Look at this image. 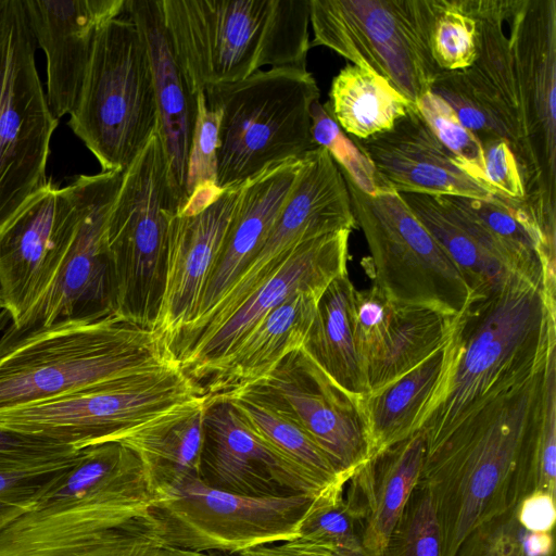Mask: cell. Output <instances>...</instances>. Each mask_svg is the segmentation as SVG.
I'll return each instance as SVG.
<instances>
[{
	"label": "cell",
	"instance_id": "obj_1",
	"mask_svg": "<svg viewBox=\"0 0 556 556\" xmlns=\"http://www.w3.org/2000/svg\"><path fill=\"white\" fill-rule=\"evenodd\" d=\"M543 366L464 417L426 446L418 483L430 491L442 556H454L479 526L514 510L536 486Z\"/></svg>",
	"mask_w": 556,
	"mask_h": 556
},
{
	"label": "cell",
	"instance_id": "obj_2",
	"mask_svg": "<svg viewBox=\"0 0 556 556\" xmlns=\"http://www.w3.org/2000/svg\"><path fill=\"white\" fill-rule=\"evenodd\" d=\"M155 495L139 455L121 442L77 460L0 531V556H163Z\"/></svg>",
	"mask_w": 556,
	"mask_h": 556
},
{
	"label": "cell",
	"instance_id": "obj_3",
	"mask_svg": "<svg viewBox=\"0 0 556 556\" xmlns=\"http://www.w3.org/2000/svg\"><path fill=\"white\" fill-rule=\"evenodd\" d=\"M451 336V371L420 429L426 446L543 366L556 348V292L514 274L494 292L471 300Z\"/></svg>",
	"mask_w": 556,
	"mask_h": 556
},
{
	"label": "cell",
	"instance_id": "obj_4",
	"mask_svg": "<svg viewBox=\"0 0 556 556\" xmlns=\"http://www.w3.org/2000/svg\"><path fill=\"white\" fill-rule=\"evenodd\" d=\"M176 367L161 334L115 315L27 329L10 323L0 336V412Z\"/></svg>",
	"mask_w": 556,
	"mask_h": 556
},
{
	"label": "cell",
	"instance_id": "obj_5",
	"mask_svg": "<svg viewBox=\"0 0 556 556\" xmlns=\"http://www.w3.org/2000/svg\"><path fill=\"white\" fill-rule=\"evenodd\" d=\"M193 94L264 66L306 67L309 0H156Z\"/></svg>",
	"mask_w": 556,
	"mask_h": 556
},
{
	"label": "cell",
	"instance_id": "obj_6",
	"mask_svg": "<svg viewBox=\"0 0 556 556\" xmlns=\"http://www.w3.org/2000/svg\"><path fill=\"white\" fill-rule=\"evenodd\" d=\"M206 105L219 114L217 185H240L267 166L316 148L312 106L319 89L307 67L260 70L235 83L207 87Z\"/></svg>",
	"mask_w": 556,
	"mask_h": 556
},
{
	"label": "cell",
	"instance_id": "obj_7",
	"mask_svg": "<svg viewBox=\"0 0 556 556\" xmlns=\"http://www.w3.org/2000/svg\"><path fill=\"white\" fill-rule=\"evenodd\" d=\"M207 395L181 367L109 380L49 401L0 412V427L76 450L124 443L203 407Z\"/></svg>",
	"mask_w": 556,
	"mask_h": 556
},
{
	"label": "cell",
	"instance_id": "obj_8",
	"mask_svg": "<svg viewBox=\"0 0 556 556\" xmlns=\"http://www.w3.org/2000/svg\"><path fill=\"white\" fill-rule=\"evenodd\" d=\"M68 126L101 172L121 173L157 130L150 58L129 17L112 18L99 28Z\"/></svg>",
	"mask_w": 556,
	"mask_h": 556
},
{
	"label": "cell",
	"instance_id": "obj_9",
	"mask_svg": "<svg viewBox=\"0 0 556 556\" xmlns=\"http://www.w3.org/2000/svg\"><path fill=\"white\" fill-rule=\"evenodd\" d=\"M180 207L156 130L123 172L108 217L116 317L153 330L165 285L169 223Z\"/></svg>",
	"mask_w": 556,
	"mask_h": 556
},
{
	"label": "cell",
	"instance_id": "obj_10",
	"mask_svg": "<svg viewBox=\"0 0 556 556\" xmlns=\"http://www.w3.org/2000/svg\"><path fill=\"white\" fill-rule=\"evenodd\" d=\"M435 0H309L311 47L386 78L412 104L440 74L430 49Z\"/></svg>",
	"mask_w": 556,
	"mask_h": 556
},
{
	"label": "cell",
	"instance_id": "obj_11",
	"mask_svg": "<svg viewBox=\"0 0 556 556\" xmlns=\"http://www.w3.org/2000/svg\"><path fill=\"white\" fill-rule=\"evenodd\" d=\"M342 175L370 252L372 286L397 303L462 314L471 298L466 280L401 195H369Z\"/></svg>",
	"mask_w": 556,
	"mask_h": 556
},
{
	"label": "cell",
	"instance_id": "obj_12",
	"mask_svg": "<svg viewBox=\"0 0 556 556\" xmlns=\"http://www.w3.org/2000/svg\"><path fill=\"white\" fill-rule=\"evenodd\" d=\"M23 0H0V224L47 182L59 119L43 91Z\"/></svg>",
	"mask_w": 556,
	"mask_h": 556
},
{
	"label": "cell",
	"instance_id": "obj_13",
	"mask_svg": "<svg viewBox=\"0 0 556 556\" xmlns=\"http://www.w3.org/2000/svg\"><path fill=\"white\" fill-rule=\"evenodd\" d=\"M314 496H242L208 488L197 479L155 498L152 516L168 548L238 553L296 540Z\"/></svg>",
	"mask_w": 556,
	"mask_h": 556
},
{
	"label": "cell",
	"instance_id": "obj_14",
	"mask_svg": "<svg viewBox=\"0 0 556 556\" xmlns=\"http://www.w3.org/2000/svg\"><path fill=\"white\" fill-rule=\"evenodd\" d=\"M529 176L521 201L544 228L556 227V0H506Z\"/></svg>",
	"mask_w": 556,
	"mask_h": 556
},
{
	"label": "cell",
	"instance_id": "obj_15",
	"mask_svg": "<svg viewBox=\"0 0 556 556\" xmlns=\"http://www.w3.org/2000/svg\"><path fill=\"white\" fill-rule=\"evenodd\" d=\"M355 227L346 182L337 163L323 147L309 150L303 155L296 181L263 245L190 332L198 341L210 337L302 242Z\"/></svg>",
	"mask_w": 556,
	"mask_h": 556
},
{
	"label": "cell",
	"instance_id": "obj_16",
	"mask_svg": "<svg viewBox=\"0 0 556 556\" xmlns=\"http://www.w3.org/2000/svg\"><path fill=\"white\" fill-rule=\"evenodd\" d=\"M123 173L79 175L75 187L79 219L73 242L51 286L17 329L62 321H92L113 315L108 217Z\"/></svg>",
	"mask_w": 556,
	"mask_h": 556
},
{
	"label": "cell",
	"instance_id": "obj_17",
	"mask_svg": "<svg viewBox=\"0 0 556 556\" xmlns=\"http://www.w3.org/2000/svg\"><path fill=\"white\" fill-rule=\"evenodd\" d=\"M79 207L73 182L51 180L0 224V291L18 326L51 286L73 242Z\"/></svg>",
	"mask_w": 556,
	"mask_h": 556
},
{
	"label": "cell",
	"instance_id": "obj_18",
	"mask_svg": "<svg viewBox=\"0 0 556 556\" xmlns=\"http://www.w3.org/2000/svg\"><path fill=\"white\" fill-rule=\"evenodd\" d=\"M243 388L296 421L338 473L352 477L369 459L361 399L339 387L302 348L265 378Z\"/></svg>",
	"mask_w": 556,
	"mask_h": 556
},
{
	"label": "cell",
	"instance_id": "obj_19",
	"mask_svg": "<svg viewBox=\"0 0 556 556\" xmlns=\"http://www.w3.org/2000/svg\"><path fill=\"white\" fill-rule=\"evenodd\" d=\"M351 231H336L295 247L220 327L178 361L181 369L200 384L245 331L287 299L299 292L323 293L334 278L348 273Z\"/></svg>",
	"mask_w": 556,
	"mask_h": 556
},
{
	"label": "cell",
	"instance_id": "obj_20",
	"mask_svg": "<svg viewBox=\"0 0 556 556\" xmlns=\"http://www.w3.org/2000/svg\"><path fill=\"white\" fill-rule=\"evenodd\" d=\"M456 318L394 302L375 286L355 290L354 337L369 392L407 372L443 345Z\"/></svg>",
	"mask_w": 556,
	"mask_h": 556
},
{
	"label": "cell",
	"instance_id": "obj_21",
	"mask_svg": "<svg viewBox=\"0 0 556 556\" xmlns=\"http://www.w3.org/2000/svg\"><path fill=\"white\" fill-rule=\"evenodd\" d=\"M199 481L242 496L318 494L279 458L226 400L207 397Z\"/></svg>",
	"mask_w": 556,
	"mask_h": 556
},
{
	"label": "cell",
	"instance_id": "obj_22",
	"mask_svg": "<svg viewBox=\"0 0 556 556\" xmlns=\"http://www.w3.org/2000/svg\"><path fill=\"white\" fill-rule=\"evenodd\" d=\"M240 185L199 213L175 214L169 223L163 296L153 331L168 346L195 316L233 217Z\"/></svg>",
	"mask_w": 556,
	"mask_h": 556
},
{
	"label": "cell",
	"instance_id": "obj_23",
	"mask_svg": "<svg viewBox=\"0 0 556 556\" xmlns=\"http://www.w3.org/2000/svg\"><path fill=\"white\" fill-rule=\"evenodd\" d=\"M23 1L30 33L46 55L47 100L60 119L77 102L99 28L124 15L126 0Z\"/></svg>",
	"mask_w": 556,
	"mask_h": 556
},
{
	"label": "cell",
	"instance_id": "obj_24",
	"mask_svg": "<svg viewBox=\"0 0 556 556\" xmlns=\"http://www.w3.org/2000/svg\"><path fill=\"white\" fill-rule=\"evenodd\" d=\"M351 139L386 185L397 193L478 199L494 194L458 166L416 105L409 106L391 129L366 139Z\"/></svg>",
	"mask_w": 556,
	"mask_h": 556
},
{
	"label": "cell",
	"instance_id": "obj_25",
	"mask_svg": "<svg viewBox=\"0 0 556 556\" xmlns=\"http://www.w3.org/2000/svg\"><path fill=\"white\" fill-rule=\"evenodd\" d=\"M302 163L303 156L271 164L241 184L237 207L200 307L176 336L211 313L261 249L296 181Z\"/></svg>",
	"mask_w": 556,
	"mask_h": 556
},
{
	"label": "cell",
	"instance_id": "obj_26",
	"mask_svg": "<svg viewBox=\"0 0 556 556\" xmlns=\"http://www.w3.org/2000/svg\"><path fill=\"white\" fill-rule=\"evenodd\" d=\"M124 15L136 24L148 49L157 108V134L172 185L182 206L188 155L197 118V94L191 92L168 43L157 1L126 0Z\"/></svg>",
	"mask_w": 556,
	"mask_h": 556
},
{
	"label": "cell",
	"instance_id": "obj_27",
	"mask_svg": "<svg viewBox=\"0 0 556 556\" xmlns=\"http://www.w3.org/2000/svg\"><path fill=\"white\" fill-rule=\"evenodd\" d=\"M421 430L369 458L348 481L345 502L359 523L366 556H383L416 488L425 458Z\"/></svg>",
	"mask_w": 556,
	"mask_h": 556
},
{
	"label": "cell",
	"instance_id": "obj_28",
	"mask_svg": "<svg viewBox=\"0 0 556 556\" xmlns=\"http://www.w3.org/2000/svg\"><path fill=\"white\" fill-rule=\"evenodd\" d=\"M321 294L299 292L245 331L200 383L207 397L257 382L300 350Z\"/></svg>",
	"mask_w": 556,
	"mask_h": 556
},
{
	"label": "cell",
	"instance_id": "obj_29",
	"mask_svg": "<svg viewBox=\"0 0 556 556\" xmlns=\"http://www.w3.org/2000/svg\"><path fill=\"white\" fill-rule=\"evenodd\" d=\"M399 194L457 266L470 301L489 295L516 274L500 243L455 195Z\"/></svg>",
	"mask_w": 556,
	"mask_h": 556
},
{
	"label": "cell",
	"instance_id": "obj_30",
	"mask_svg": "<svg viewBox=\"0 0 556 556\" xmlns=\"http://www.w3.org/2000/svg\"><path fill=\"white\" fill-rule=\"evenodd\" d=\"M454 353L450 336L417 366L359 400L369 458L422 428L446 384Z\"/></svg>",
	"mask_w": 556,
	"mask_h": 556
},
{
	"label": "cell",
	"instance_id": "obj_31",
	"mask_svg": "<svg viewBox=\"0 0 556 556\" xmlns=\"http://www.w3.org/2000/svg\"><path fill=\"white\" fill-rule=\"evenodd\" d=\"M355 287L349 274L334 278L320 295L302 349L345 392L362 399L369 392L354 337Z\"/></svg>",
	"mask_w": 556,
	"mask_h": 556
},
{
	"label": "cell",
	"instance_id": "obj_32",
	"mask_svg": "<svg viewBox=\"0 0 556 556\" xmlns=\"http://www.w3.org/2000/svg\"><path fill=\"white\" fill-rule=\"evenodd\" d=\"M210 397L228 401L247 426L317 493L339 480H350L338 473L296 421L253 390L241 388Z\"/></svg>",
	"mask_w": 556,
	"mask_h": 556
},
{
	"label": "cell",
	"instance_id": "obj_33",
	"mask_svg": "<svg viewBox=\"0 0 556 556\" xmlns=\"http://www.w3.org/2000/svg\"><path fill=\"white\" fill-rule=\"evenodd\" d=\"M412 104L386 78L346 64L332 79L325 110L354 139L391 129Z\"/></svg>",
	"mask_w": 556,
	"mask_h": 556
},
{
	"label": "cell",
	"instance_id": "obj_34",
	"mask_svg": "<svg viewBox=\"0 0 556 556\" xmlns=\"http://www.w3.org/2000/svg\"><path fill=\"white\" fill-rule=\"evenodd\" d=\"M204 408L123 443L141 458L155 498L199 480Z\"/></svg>",
	"mask_w": 556,
	"mask_h": 556
},
{
	"label": "cell",
	"instance_id": "obj_35",
	"mask_svg": "<svg viewBox=\"0 0 556 556\" xmlns=\"http://www.w3.org/2000/svg\"><path fill=\"white\" fill-rule=\"evenodd\" d=\"M348 481L339 480L314 496L298 540L326 546L338 556H366L359 523L343 496Z\"/></svg>",
	"mask_w": 556,
	"mask_h": 556
},
{
	"label": "cell",
	"instance_id": "obj_36",
	"mask_svg": "<svg viewBox=\"0 0 556 556\" xmlns=\"http://www.w3.org/2000/svg\"><path fill=\"white\" fill-rule=\"evenodd\" d=\"M430 49L440 71L458 72L472 65L478 52V28L466 0H435Z\"/></svg>",
	"mask_w": 556,
	"mask_h": 556
},
{
	"label": "cell",
	"instance_id": "obj_37",
	"mask_svg": "<svg viewBox=\"0 0 556 556\" xmlns=\"http://www.w3.org/2000/svg\"><path fill=\"white\" fill-rule=\"evenodd\" d=\"M515 509L475 529L454 556H554L553 532L525 530Z\"/></svg>",
	"mask_w": 556,
	"mask_h": 556
},
{
	"label": "cell",
	"instance_id": "obj_38",
	"mask_svg": "<svg viewBox=\"0 0 556 556\" xmlns=\"http://www.w3.org/2000/svg\"><path fill=\"white\" fill-rule=\"evenodd\" d=\"M383 556H442L440 526L427 486L417 483L393 528Z\"/></svg>",
	"mask_w": 556,
	"mask_h": 556
},
{
	"label": "cell",
	"instance_id": "obj_39",
	"mask_svg": "<svg viewBox=\"0 0 556 556\" xmlns=\"http://www.w3.org/2000/svg\"><path fill=\"white\" fill-rule=\"evenodd\" d=\"M416 108L458 166L493 192L485 178L482 144L460 123L455 111L432 91L424 94L417 101Z\"/></svg>",
	"mask_w": 556,
	"mask_h": 556
},
{
	"label": "cell",
	"instance_id": "obj_40",
	"mask_svg": "<svg viewBox=\"0 0 556 556\" xmlns=\"http://www.w3.org/2000/svg\"><path fill=\"white\" fill-rule=\"evenodd\" d=\"M312 137L317 147L325 148L342 174L369 195L390 189L356 143L337 124L320 104L312 106Z\"/></svg>",
	"mask_w": 556,
	"mask_h": 556
},
{
	"label": "cell",
	"instance_id": "obj_41",
	"mask_svg": "<svg viewBox=\"0 0 556 556\" xmlns=\"http://www.w3.org/2000/svg\"><path fill=\"white\" fill-rule=\"evenodd\" d=\"M80 452L71 459L48 466L0 472V531L28 510L58 478L77 460Z\"/></svg>",
	"mask_w": 556,
	"mask_h": 556
},
{
	"label": "cell",
	"instance_id": "obj_42",
	"mask_svg": "<svg viewBox=\"0 0 556 556\" xmlns=\"http://www.w3.org/2000/svg\"><path fill=\"white\" fill-rule=\"evenodd\" d=\"M218 126L219 114L206 105L203 92L197 93V118L187 163L186 199L197 190L219 188Z\"/></svg>",
	"mask_w": 556,
	"mask_h": 556
},
{
	"label": "cell",
	"instance_id": "obj_43",
	"mask_svg": "<svg viewBox=\"0 0 556 556\" xmlns=\"http://www.w3.org/2000/svg\"><path fill=\"white\" fill-rule=\"evenodd\" d=\"M79 452L47 437L0 427V472L48 466L71 459Z\"/></svg>",
	"mask_w": 556,
	"mask_h": 556
},
{
	"label": "cell",
	"instance_id": "obj_44",
	"mask_svg": "<svg viewBox=\"0 0 556 556\" xmlns=\"http://www.w3.org/2000/svg\"><path fill=\"white\" fill-rule=\"evenodd\" d=\"M431 91L455 111L460 123L478 138L481 144L497 139L506 140L502 130L491 121L470 92L460 71H441Z\"/></svg>",
	"mask_w": 556,
	"mask_h": 556
},
{
	"label": "cell",
	"instance_id": "obj_45",
	"mask_svg": "<svg viewBox=\"0 0 556 556\" xmlns=\"http://www.w3.org/2000/svg\"><path fill=\"white\" fill-rule=\"evenodd\" d=\"M535 490L556 494V356L549 363L544 387Z\"/></svg>",
	"mask_w": 556,
	"mask_h": 556
},
{
	"label": "cell",
	"instance_id": "obj_46",
	"mask_svg": "<svg viewBox=\"0 0 556 556\" xmlns=\"http://www.w3.org/2000/svg\"><path fill=\"white\" fill-rule=\"evenodd\" d=\"M484 172L489 187L495 194L522 201L525 190L517 161L508 143L497 139L482 144Z\"/></svg>",
	"mask_w": 556,
	"mask_h": 556
},
{
	"label": "cell",
	"instance_id": "obj_47",
	"mask_svg": "<svg viewBox=\"0 0 556 556\" xmlns=\"http://www.w3.org/2000/svg\"><path fill=\"white\" fill-rule=\"evenodd\" d=\"M518 523L531 532H553L556 521L555 496L540 490L522 498L515 509Z\"/></svg>",
	"mask_w": 556,
	"mask_h": 556
},
{
	"label": "cell",
	"instance_id": "obj_48",
	"mask_svg": "<svg viewBox=\"0 0 556 556\" xmlns=\"http://www.w3.org/2000/svg\"><path fill=\"white\" fill-rule=\"evenodd\" d=\"M250 551L256 556H338L326 546L298 539L262 545Z\"/></svg>",
	"mask_w": 556,
	"mask_h": 556
},
{
	"label": "cell",
	"instance_id": "obj_49",
	"mask_svg": "<svg viewBox=\"0 0 556 556\" xmlns=\"http://www.w3.org/2000/svg\"><path fill=\"white\" fill-rule=\"evenodd\" d=\"M210 556H256L250 549L241 551L238 553H226V552H208Z\"/></svg>",
	"mask_w": 556,
	"mask_h": 556
},
{
	"label": "cell",
	"instance_id": "obj_50",
	"mask_svg": "<svg viewBox=\"0 0 556 556\" xmlns=\"http://www.w3.org/2000/svg\"><path fill=\"white\" fill-rule=\"evenodd\" d=\"M11 323V317L7 309L0 312V332H2Z\"/></svg>",
	"mask_w": 556,
	"mask_h": 556
},
{
	"label": "cell",
	"instance_id": "obj_51",
	"mask_svg": "<svg viewBox=\"0 0 556 556\" xmlns=\"http://www.w3.org/2000/svg\"><path fill=\"white\" fill-rule=\"evenodd\" d=\"M192 554H193V552H187V551L174 548L163 556H191Z\"/></svg>",
	"mask_w": 556,
	"mask_h": 556
},
{
	"label": "cell",
	"instance_id": "obj_52",
	"mask_svg": "<svg viewBox=\"0 0 556 556\" xmlns=\"http://www.w3.org/2000/svg\"><path fill=\"white\" fill-rule=\"evenodd\" d=\"M4 309V305H3V300H2V295H1V291H0V312Z\"/></svg>",
	"mask_w": 556,
	"mask_h": 556
},
{
	"label": "cell",
	"instance_id": "obj_53",
	"mask_svg": "<svg viewBox=\"0 0 556 556\" xmlns=\"http://www.w3.org/2000/svg\"><path fill=\"white\" fill-rule=\"evenodd\" d=\"M191 556H210L206 553H193Z\"/></svg>",
	"mask_w": 556,
	"mask_h": 556
}]
</instances>
